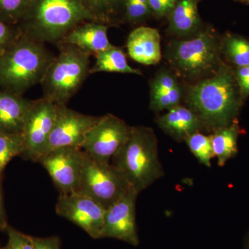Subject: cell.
<instances>
[{"label": "cell", "instance_id": "cell-7", "mask_svg": "<svg viewBox=\"0 0 249 249\" xmlns=\"http://www.w3.org/2000/svg\"><path fill=\"white\" fill-rule=\"evenodd\" d=\"M129 188L128 183L111 163L97 161L85 152L78 192L90 196L107 209Z\"/></svg>", "mask_w": 249, "mask_h": 249}, {"label": "cell", "instance_id": "cell-26", "mask_svg": "<svg viewBox=\"0 0 249 249\" xmlns=\"http://www.w3.org/2000/svg\"><path fill=\"white\" fill-rule=\"evenodd\" d=\"M30 2L31 0H0V20L18 25Z\"/></svg>", "mask_w": 249, "mask_h": 249}, {"label": "cell", "instance_id": "cell-14", "mask_svg": "<svg viewBox=\"0 0 249 249\" xmlns=\"http://www.w3.org/2000/svg\"><path fill=\"white\" fill-rule=\"evenodd\" d=\"M108 29L101 23L87 21L73 28L59 44L75 46L90 55H96L113 46L108 40Z\"/></svg>", "mask_w": 249, "mask_h": 249}, {"label": "cell", "instance_id": "cell-33", "mask_svg": "<svg viewBox=\"0 0 249 249\" xmlns=\"http://www.w3.org/2000/svg\"><path fill=\"white\" fill-rule=\"evenodd\" d=\"M9 225L3 198L2 183H0V231H6Z\"/></svg>", "mask_w": 249, "mask_h": 249}, {"label": "cell", "instance_id": "cell-27", "mask_svg": "<svg viewBox=\"0 0 249 249\" xmlns=\"http://www.w3.org/2000/svg\"><path fill=\"white\" fill-rule=\"evenodd\" d=\"M124 22L142 24L152 16L148 0H124Z\"/></svg>", "mask_w": 249, "mask_h": 249}, {"label": "cell", "instance_id": "cell-2", "mask_svg": "<svg viewBox=\"0 0 249 249\" xmlns=\"http://www.w3.org/2000/svg\"><path fill=\"white\" fill-rule=\"evenodd\" d=\"M93 21L80 0H31L18 27L22 35L58 45L77 25Z\"/></svg>", "mask_w": 249, "mask_h": 249}, {"label": "cell", "instance_id": "cell-15", "mask_svg": "<svg viewBox=\"0 0 249 249\" xmlns=\"http://www.w3.org/2000/svg\"><path fill=\"white\" fill-rule=\"evenodd\" d=\"M127 49L134 61L144 65H157L162 56L160 32L155 28H136L127 37Z\"/></svg>", "mask_w": 249, "mask_h": 249}, {"label": "cell", "instance_id": "cell-29", "mask_svg": "<svg viewBox=\"0 0 249 249\" xmlns=\"http://www.w3.org/2000/svg\"><path fill=\"white\" fill-rule=\"evenodd\" d=\"M20 36L21 32L17 25L0 20V56Z\"/></svg>", "mask_w": 249, "mask_h": 249}, {"label": "cell", "instance_id": "cell-13", "mask_svg": "<svg viewBox=\"0 0 249 249\" xmlns=\"http://www.w3.org/2000/svg\"><path fill=\"white\" fill-rule=\"evenodd\" d=\"M139 194L132 187L108 209L105 214L101 238H113L137 247L136 201Z\"/></svg>", "mask_w": 249, "mask_h": 249}, {"label": "cell", "instance_id": "cell-18", "mask_svg": "<svg viewBox=\"0 0 249 249\" xmlns=\"http://www.w3.org/2000/svg\"><path fill=\"white\" fill-rule=\"evenodd\" d=\"M31 103L22 94L0 90V132L22 134Z\"/></svg>", "mask_w": 249, "mask_h": 249}, {"label": "cell", "instance_id": "cell-36", "mask_svg": "<svg viewBox=\"0 0 249 249\" xmlns=\"http://www.w3.org/2000/svg\"><path fill=\"white\" fill-rule=\"evenodd\" d=\"M0 246H1V245H0Z\"/></svg>", "mask_w": 249, "mask_h": 249}, {"label": "cell", "instance_id": "cell-11", "mask_svg": "<svg viewBox=\"0 0 249 249\" xmlns=\"http://www.w3.org/2000/svg\"><path fill=\"white\" fill-rule=\"evenodd\" d=\"M106 209L92 198L79 193L60 194L55 212L80 228L94 240L101 239Z\"/></svg>", "mask_w": 249, "mask_h": 249}, {"label": "cell", "instance_id": "cell-24", "mask_svg": "<svg viewBox=\"0 0 249 249\" xmlns=\"http://www.w3.org/2000/svg\"><path fill=\"white\" fill-rule=\"evenodd\" d=\"M21 134L0 132V183H2L5 168L14 157H21L23 152Z\"/></svg>", "mask_w": 249, "mask_h": 249}, {"label": "cell", "instance_id": "cell-35", "mask_svg": "<svg viewBox=\"0 0 249 249\" xmlns=\"http://www.w3.org/2000/svg\"></svg>", "mask_w": 249, "mask_h": 249}, {"label": "cell", "instance_id": "cell-8", "mask_svg": "<svg viewBox=\"0 0 249 249\" xmlns=\"http://www.w3.org/2000/svg\"><path fill=\"white\" fill-rule=\"evenodd\" d=\"M132 128L114 114L100 116L87 133L80 148L93 160L110 163L114 155L127 142Z\"/></svg>", "mask_w": 249, "mask_h": 249}, {"label": "cell", "instance_id": "cell-10", "mask_svg": "<svg viewBox=\"0 0 249 249\" xmlns=\"http://www.w3.org/2000/svg\"><path fill=\"white\" fill-rule=\"evenodd\" d=\"M84 157L80 147H61L46 152L37 162L47 170L60 194H67L78 191Z\"/></svg>", "mask_w": 249, "mask_h": 249}, {"label": "cell", "instance_id": "cell-25", "mask_svg": "<svg viewBox=\"0 0 249 249\" xmlns=\"http://www.w3.org/2000/svg\"><path fill=\"white\" fill-rule=\"evenodd\" d=\"M185 142L199 163L206 167L211 166V160L213 158L214 155L211 135H205L201 132H196L190 136Z\"/></svg>", "mask_w": 249, "mask_h": 249}, {"label": "cell", "instance_id": "cell-21", "mask_svg": "<svg viewBox=\"0 0 249 249\" xmlns=\"http://www.w3.org/2000/svg\"><path fill=\"white\" fill-rule=\"evenodd\" d=\"M239 134L238 124L235 120L229 125L215 129L211 134L213 150L219 166H224L228 160L237 155Z\"/></svg>", "mask_w": 249, "mask_h": 249}, {"label": "cell", "instance_id": "cell-31", "mask_svg": "<svg viewBox=\"0 0 249 249\" xmlns=\"http://www.w3.org/2000/svg\"><path fill=\"white\" fill-rule=\"evenodd\" d=\"M152 15L157 18L167 17L178 0H148Z\"/></svg>", "mask_w": 249, "mask_h": 249}, {"label": "cell", "instance_id": "cell-34", "mask_svg": "<svg viewBox=\"0 0 249 249\" xmlns=\"http://www.w3.org/2000/svg\"><path fill=\"white\" fill-rule=\"evenodd\" d=\"M237 1H240L244 4H249V0H237Z\"/></svg>", "mask_w": 249, "mask_h": 249}, {"label": "cell", "instance_id": "cell-17", "mask_svg": "<svg viewBox=\"0 0 249 249\" xmlns=\"http://www.w3.org/2000/svg\"><path fill=\"white\" fill-rule=\"evenodd\" d=\"M150 108L155 112L170 110L179 106L182 99V88L176 75L160 70L150 82Z\"/></svg>", "mask_w": 249, "mask_h": 249}, {"label": "cell", "instance_id": "cell-5", "mask_svg": "<svg viewBox=\"0 0 249 249\" xmlns=\"http://www.w3.org/2000/svg\"><path fill=\"white\" fill-rule=\"evenodd\" d=\"M220 55V40L208 28L190 38L171 41L165 56L175 75L201 80L216 73L222 62Z\"/></svg>", "mask_w": 249, "mask_h": 249}, {"label": "cell", "instance_id": "cell-20", "mask_svg": "<svg viewBox=\"0 0 249 249\" xmlns=\"http://www.w3.org/2000/svg\"><path fill=\"white\" fill-rule=\"evenodd\" d=\"M94 22L116 27L124 22V0H80Z\"/></svg>", "mask_w": 249, "mask_h": 249}, {"label": "cell", "instance_id": "cell-6", "mask_svg": "<svg viewBox=\"0 0 249 249\" xmlns=\"http://www.w3.org/2000/svg\"><path fill=\"white\" fill-rule=\"evenodd\" d=\"M59 53L49 65L40 84L43 97L67 105L90 74V55L75 46L59 44Z\"/></svg>", "mask_w": 249, "mask_h": 249}, {"label": "cell", "instance_id": "cell-28", "mask_svg": "<svg viewBox=\"0 0 249 249\" xmlns=\"http://www.w3.org/2000/svg\"><path fill=\"white\" fill-rule=\"evenodd\" d=\"M8 242L0 249H34L33 236L27 235L9 225L6 230Z\"/></svg>", "mask_w": 249, "mask_h": 249}, {"label": "cell", "instance_id": "cell-19", "mask_svg": "<svg viewBox=\"0 0 249 249\" xmlns=\"http://www.w3.org/2000/svg\"><path fill=\"white\" fill-rule=\"evenodd\" d=\"M199 0H178L168 18V31L178 37H193L202 31L199 11Z\"/></svg>", "mask_w": 249, "mask_h": 249}, {"label": "cell", "instance_id": "cell-16", "mask_svg": "<svg viewBox=\"0 0 249 249\" xmlns=\"http://www.w3.org/2000/svg\"><path fill=\"white\" fill-rule=\"evenodd\" d=\"M156 124L174 140L184 142L192 134L201 132L204 125L197 115L188 107L178 106L156 119Z\"/></svg>", "mask_w": 249, "mask_h": 249}, {"label": "cell", "instance_id": "cell-22", "mask_svg": "<svg viewBox=\"0 0 249 249\" xmlns=\"http://www.w3.org/2000/svg\"><path fill=\"white\" fill-rule=\"evenodd\" d=\"M95 57L96 62L92 68L90 69V74L98 72H109L142 75L141 70L132 68L129 65L125 53L119 47L113 45L111 48L96 54Z\"/></svg>", "mask_w": 249, "mask_h": 249}, {"label": "cell", "instance_id": "cell-32", "mask_svg": "<svg viewBox=\"0 0 249 249\" xmlns=\"http://www.w3.org/2000/svg\"><path fill=\"white\" fill-rule=\"evenodd\" d=\"M34 249H61V239L58 235L33 237Z\"/></svg>", "mask_w": 249, "mask_h": 249}, {"label": "cell", "instance_id": "cell-23", "mask_svg": "<svg viewBox=\"0 0 249 249\" xmlns=\"http://www.w3.org/2000/svg\"><path fill=\"white\" fill-rule=\"evenodd\" d=\"M221 54L237 67L249 65V40L240 36L227 34L220 40Z\"/></svg>", "mask_w": 249, "mask_h": 249}, {"label": "cell", "instance_id": "cell-4", "mask_svg": "<svg viewBox=\"0 0 249 249\" xmlns=\"http://www.w3.org/2000/svg\"><path fill=\"white\" fill-rule=\"evenodd\" d=\"M54 57L45 43L21 34L0 56V88L22 95L41 83Z\"/></svg>", "mask_w": 249, "mask_h": 249}, {"label": "cell", "instance_id": "cell-3", "mask_svg": "<svg viewBox=\"0 0 249 249\" xmlns=\"http://www.w3.org/2000/svg\"><path fill=\"white\" fill-rule=\"evenodd\" d=\"M111 160V164L138 194L164 175L158 141L150 127H132L127 142Z\"/></svg>", "mask_w": 249, "mask_h": 249}, {"label": "cell", "instance_id": "cell-30", "mask_svg": "<svg viewBox=\"0 0 249 249\" xmlns=\"http://www.w3.org/2000/svg\"><path fill=\"white\" fill-rule=\"evenodd\" d=\"M234 73H235L236 81L238 86L240 98L243 102L249 96V65L237 67Z\"/></svg>", "mask_w": 249, "mask_h": 249}, {"label": "cell", "instance_id": "cell-12", "mask_svg": "<svg viewBox=\"0 0 249 249\" xmlns=\"http://www.w3.org/2000/svg\"><path fill=\"white\" fill-rule=\"evenodd\" d=\"M100 116L87 115L57 105L56 118L45 152L61 147H81L86 134Z\"/></svg>", "mask_w": 249, "mask_h": 249}, {"label": "cell", "instance_id": "cell-1", "mask_svg": "<svg viewBox=\"0 0 249 249\" xmlns=\"http://www.w3.org/2000/svg\"><path fill=\"white\" fill-rule=\"evenodd\" d=\"M185 99L204 129L212 132L236 120L242 103L234 70L223 62L213 76L189 87Z\"/></svg>", "mask_w": 249, "mask_h": 249}, {"label": "cell", "instance_id": "cell-9", "mask_svg": "<svg viewBox=\"0 0 249 249\" xmlns=\"http://www.w3.org/2000/svg\"><path fill=\"white\" fill-rule=\"evenodd\" d=\"M57 105L42 97L32 101L22 132L24 160L37 162L45 152L56 118Z\"/></svg>", "mask_w": 249, "mask_h": 249}]
</instances>
